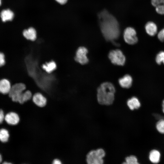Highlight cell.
<instances>
[{"instance_id":"11","label":"cell","mask_w":164,"mask_h":164,"mask_svg":"<svg viewBox=\"0 0 164 164\" xmlns=\"http://www.w3.org/2000/svg\"><path fill=\"white\" fill-rule=\"evenodd\" d=\"M132 81L131 76L128 74H126L119 79L118 83L122 87L128 88L131 86Z\"/></svg>"},{"instance_id":"24","label":"cell","mask_w":164,"mask_h":164,"mask_svg":"<svg viewBox=\"0 0 164 164\" xmlns=\"http://www.w3.org/2000/svg\"><path fill=\"white\" fill-rule=\"evenodd\" d=\"M5 63V55L3 53L0 52V67L4 65Z\"/></svg>"},{"instance_id":"28","label":"cell","mask_w":164,"mask_h":164,"mask_svg":"<svg viewBox=\"0 0 164 164\" xmlns=\"http://www.w3.org/2000/svg\"><path fill=\"white\" fill-rule=\"evenodd\" d=\"M162 111L164 113V100L162 101Z\"/></svg>"},{"instance_id":"12","label":"cell","mask_w":164,"mask_h":164,"mask_svg":"<svg viewBox=\"0 0 164 164\" xmlns=\"http://www.w3.org/2000/svg\"><path fill=\"white\" fill-rule=\"evenodd\" d=\"M12 86L9 81L6 79L0 80V93L3 94L9 93Z\"/></svg>"},{"instance_id":"2","label":"cell","mask_w":164,"mask_h":164,"mask_svg":"<svg viewBox=\"0 0 164 164\" xmlns=\"http://www.w3.org/2000/svg\"><path fill=\"white\" fill-rule=\"evenodd\" d=\"M115 89L114 85L109 82L102 84L97 89V100L102 105L112 104L114 99Z\"/></svg>"},{"instance_id":"9","label":"cell","mask_w":164,"mask_h":164,"mask_svg":"<svg viewBox=\"0 0 164 164\" xmlns=\"http://www.w3.org/2000/svg\"><path fill=\"white\" fill-rule=\"evenodd\" d=\"M4 119L8 124L14 125L18 124L20 121V118L18 114L11 112L6 114Z\"/></svg>"},{"instance_id":"14","label":"cell","mask_w":164,"mask_h":164,"mask_svg":"<svg viewBox=\"0 0 164 164\" xmlns=\"http://www.w3.org/2000/svg\"><path fill=\"white\" fill-rule=\"evenodd\" d=\"M151 3L158 13L164 15V0H151Z\"/></svg>"},{"instance_id":"27","label":"cell","mask_w":164,"mask_h":164,"mask_svg":"<svg viewBox=\"0 0 164 164\" xmlns=\"http://www.w3.org/2000/svg\"><path fill=\"white\" fill-rule=\"evenodd\" d=\"M57 2L61 4H64L67 2V0H55Z\"/></svg>"},{"instance_id":"30","label":"cell","mask_w":164,"mask_h":164,"mask_svg":"<svg viewBox=\"0 0 164 164\" xmlns=\"http://www.w3.org/2000/svg\"><path fill=\"white\" fill-rule=\"evenodd\" d=\"M3 164H11V163H9V162H3Z\"/></svg>"},{"instance_id":"29","label":"cell","mask_w":164,"mask_h":164,"mask_svg":"<svg viewBox=\"0 0 164 164\" xmlns=\"http://www.w3.org/2000/svg\"><path fill=\"white\" fill-rule=\"evenodd\" d=\"M2 157L1 155L0 154V163L2 161Z\"/></svg>"},{"instance_id":"20","label":"cell","mask_w":164,"mask_h":164,"mask_svg":"<svg viewBox=\"0 0 164 164\" xmlns=\"http://www.w3.org/2000/svg\"><path fill=\"white\" fill-rule=\"evenodd\" d=\"M155 60L156 63L159 65L162 63L164 64V51H161L157 54Z\"/></svg>"},{"instance_id":"21","label":"cell","mask_w":164,"mask_h":164,"mask_svg":"<svg viewBox=\"0 0 164 164\" xmlns=\"http://www.w3.org/2000/svg\"><path fill=\"white\" fill-rule=\"evenodd\" d=\"M156 127L159 132L164 134V119H161L158 121L156 123Z\"/></svg>"},{"instance_id":"7","label":"cell","mask_w":164,"mask_h":164,"mask_svg":"<svg viewBox=\"0 0 164 164\" xmlns=\"http://www.w3.org/2000/svg\"><path fill=\"white\" fill-rule=\"evenodd\" d=\"M87 49L84 46L79 47L77 50L74 57L75 60L82 65L87 63L89 61L87 56Z\"/></svg>"},{"instance_id":"23","label":"cell","mask_w":164,"mask_h":164,"mask_svg":"<svg viewBox=\"0 0 164 164\" xmlns=\"http://www.w3.org/2000/svg\"><path fill=\"white\" fill-rule=\"evenodd\" d=\"M157 37L160 41H164V28L160 30L158 33Z\"/></svg>"},{"instance_id":"26","label":"cell","mask_w":164,"mask_h":164,"mask_svg":"<svg viewBox=\"0 0 164 164\" xmlns=\"http://www.w3.org/2000/svg\"><path fill=\"white\" fill-rule=\"evenodd\" d=\"M5 116L3 111L0 110V124L2 123L5 119Z\"/></svg>"},{"instance_id":"1","label":"cell","mask_w":164,"mask_h":164,"mask_svg":"<svg viewBox=\"0 0 164 164\" xmlns=\"http://www.w3.org/2000/svg\"><path fill=\"white\" fill-rule=\"evenodd\" d=\"M99 26L105 39L108 41H115L120 34L118 22L116 18L106 9L98 14Z\"/></svg>"},{"instance_id":"5","label":"cell","mask_w":164,"mask_h":164,"mask_svg":"<svg viewBox=\"0 0 164 164\" xmlns=\"http://www.w3.org/2000/svg\"><path fill=\"white\" fill-rule=\"evenodd\" d=\"M26 89V86L24 84L22 83L15 84L12 86L9 93V96L13 101L17 102L19 97Z\"/></svg>"},{"instance_id":"15","label":"cell","mask_w":164,"mask_h":164,"mask_svg":"<svg viewBox=\"0 0 164 164\" xmlns=\"http://www.w3.org/2000/svg\"><path fill=\"white\" fill-rule=\"evenodd\" d=\"M24 36L27 39L35 41L36 38V32L34 28L30 27L25 29L23 32Z\"/></svg>"},{"instance_id":"31","label":"cell","mask_w":164,"mask_h":164,"mask_svg":"<svg viewBox=\"0 0 164 164\" xmlns=\"http://www.w3.org/2000/svg\"><path fill=\"white\" fill-rule=\"evenodd\" d=\"M1 0H0V6L1 5Z\"/></svg>"},{"instance_id":"19","label":"cell","mask_w":164,"mask_h":164,"mask_svg":"<svg viewBox=\"0 0 164 164\" xmlns=\"http://www.w3.org/2000/svg\"><path fill=\"white\" fill-rule=\"evenodd\" d=\"M9 137L8 131L6 129L2 128L0 129V140L3 142L8 141Z\"/></svg>"},{"instance_id":"25","label":"cell","mask_w":164,"mask_h":164,"mask_svg":"<svg viewBox=\"0 0 164 164\" xmlns=\"http://www.w3.org/2000/svg\"><path fill=\"white\" fill-rule=\"evenodd\" d=\"M51 163L52 164H63V163L60 159L56 158L53 160Z\"/></svg>"},{"instance_id":"18","label":"cell","mask_w":164,"mask_h":164,"mask_svg":"<svg viewBox=\"0 0 164 164\" xmlns=\"http://www.w3.org/2000/svg\"><path fill=\"white\" fill-rule=\"evenodd\" d=\"M160 153L159 151L153 149L149 152V158L152 162L157 163L160 161Z\"/></svg>"},{"instance_id":"16","label":"cell","mask_w":164,"mask_h":164,"mask_svg":"<svg viewBox=\"0 0 164 164\" xmlns=\"http://www.w3.org/2000/svg\"><path fill=\"white\" fill-rule=\"evenodd\" d=\"M127 104L131 110L138 109L141 106L140 103L137 98L133 97L128 100Z\"/></svg>"},{"instance_id":"17","label":"cell","mask_w":164,"mask_h":164,"mask_svg":"<svg viewBox=\"0 0 164 164\" xmlns=\"http://www.w3.org/2000/svg\"><path fill=\"white\" fill-rule=\"evenodd\" d=\"M13 12L9 9L4 10L0 13V16L3 22L8 21H11L13 18Z\"/></svg>"},{"instance_id":"13","label":"cell","mask_w":164,"mask_h":164,"mask_svg":"<svg viewBox=\"0 0 164 164\" xmlns=\"http://www.w3.org/2000/svg\"><path fill=\"white\" fill-rule=\"evenodd\" d=\"M41 67L45 72L48 73H50L56 69L57 65L55 61L51 60L43 64Z\"/></svg>"},{"instance_id":"6","label":"cell","mask_w":164,"mask_h":164,"mask_svg":"<svg viewBox=\"0 0 164 164\" xmlns=\"http://www.w3.org/2000/svg\"><path fill=\"white\" fill-rule=\"evenodd\" d=\"M135 30L133 28L129 27L126 28L123 33V37L125 42L130 45H134L138 41Z\"/></svg>"},{"instance_id":"10","label":"cell","mask_w":164,"mask_h":164,"mask_svg":"<svg viewBox=\"0 0 164 164\" xmlns=\"http://www.w3.org/2000/svg\"><path fill=\"white\" fill-rule=\"evenodd\" d=\"M147 33L151 36H155L157 32V27L156 24L152 21L147 22L145 26Z\"/></svg>"},{"instance_id":"8","label":"cell","mask_w":164,"mask_h":164,"mask_svg":"<svg viewBox=\"0 0 164 164\" xmlns=\"http://www.w3.org/2000/svg\"><path fill=\"white\" fill-rule=\"evenodd\" d=\"M32 100L35 105L41 108L45 107L47 103V97L40 92H37L33 94Z\"/></svg>"},{"instance_id":"3","label":"cell","mask_w":164,"mask_h":164,"mask_svg":"<svg viewBox=\"0 0 164 164\" xmlns=\"http://www.w3.org/2000/svg\"><path fill=\"white\" fill-rule=\"evenodd\" d=\"M105 155V152L102 149L91 150L86 156V161L88 164H102Z\"/></svg>"},{"instance_id":"4","label":"cell","mask_w":164,"mask_h":164,"mask_svg":"<svg viewBox=\"0 0 164 164\" xmlns=\"http://www.w3.org/2000/svg\"><path fill=\"white\" fill-rule=\"evenodd\" d=\"M108 57L112 63L115 65L123 66L125 62V57L122 52L118 49L111 51Z\"/></svg>"},{"instance_id":"22","label":"cell","mask_w":164,"mask_h":164,"mask_svg":"<svg viewBox=\"0 0 164 164\" xmlns=\"http://www.w3.org/2000/svg\"><path fill=\"white\" fill-rule=\"evenodd\" d=\"M125 163L128 164H138V159L134 155H132L125 158Z\"/></svg>"}]
</instances>
